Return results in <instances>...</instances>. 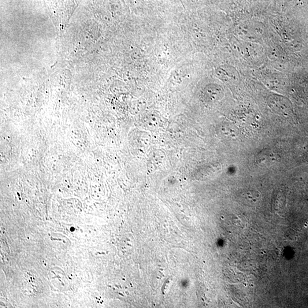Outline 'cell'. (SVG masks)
Here are the masks:
<instances>
[{
  "mask_svg": "<svg viewBox=\"0 0 308 308\" xmlns=\"http://www.w3.org/2000/svg\"><path fill=\"white\" fill-rule=\"evenodd\" d=\"M279 154L271 150L263 151L259 154L257 158V162L259 166L264 168L273 166L274 163L279 162Z\"/></svg>",
  "mask_w": 308,
  "mask_h": 308,
  "instance_id": "cell-1",
  "label": "cell"
}]
</instances>
